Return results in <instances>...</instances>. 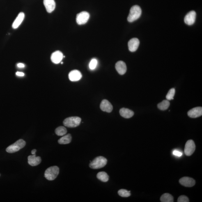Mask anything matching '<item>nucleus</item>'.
<instances>
[{
    "instance_id": "0eeeda50",
    "label": "nucleus",
    "mask_w": 202,
    "mask_h": 202,
    "mask_svg": "<svg viewBox=\"0 0 202 202\" xmlns=\"http://www.w3.org/2000/svg\"><path fill=\"white\" fill-rule=\"evenodd\" d=\"M196 150V145L194 141L192 140H189L185 145L184 152L185 155L187 156H190L194 153Z\"/></svg>"
},
{
    "instance_id": "9d476101",
    "label": "nucleus",
    "mask_w": 202,
    "mask_h": 202,
    "mask_svg": "<svg viewBox=\"0 0 202 202\" xmlns=\"http://www.w3.org/2000/svg\"><path fill=\"white\" fill-rule=\"evenodd\" d=\"M187 115L191 118L199 117L202 115V107H194L188 112Z\"/></svg>"
},
{
    "instance_id": "7ed1b4c3",
    "label": "nucleus",
    "mask_w": 202,
    "mask_h": 202,
    "mask_svg": "<svg viewBox=\"0 0 202 202\" xmlns=\"http://www.w3.org/2000/svg\"><path fill=\"white\" fill-rule=\"evenodd\" d=\"M59 173V168L57 166H54L47 168L45 172V177L47 180H53L55 179Z\"/></svg>"
},
{
    "instance_id": "4be33fe9",
    "label": "nucleus",
    "mask_w": 202,
    "mask_h": 202,
    "mask_svg": "<svg viewBox=\"0 0 202 202\" xmlns=\"http://www.w3.org/2000/svg\"><path fill=\"white\" fill-rule=\"evenodd\" d=\"M160 200L162 202H173L174 198L173 196L171 194L168 193H165L161 196Z\"/></svg>"
},
{
    "instance_id": "dca6fc26",
    "label": "nucleus",
    "mask_w": 202,
    "mask_h": 202,
    "mask_svg": "<svg viewBox=\"0 0 202 202\" xmlns=\"http://www.w3.org/2000/svg\"><path fill=\"white\" fill-rule=\"evenodd\" d=\"M28 164L32 166H38L41 162V158L36 157L35 155H29L28 157Z\"/></svg>"
},
{
    "instance_id": "1a4fd4ad",
    "label": "nucleus",
    "mask_w": 202,
    "mask_h": 202,
    "mask_svg": "<svg viewBox=\"0 0 202 202\" xmlns=\"http://www.w3.org/2000/svg\"><path fill=\"white\" fill-rule=\"evenodd\" d=\"M179 183L184 187H193L196 184V181L194 179L189 177H184L179 180Z\"/></svg>"
},
{
    "instance_id": "6e6552de",
    "label": "nucleus",
    "mask_w": 202,
    "mask_h": 202,
    "mask_svg": "<svg viewBox=\"0 0 202 202\" xmlns=\"http://www.w3.org/2000/svg\"><path fill=\"white\" fill-rule=\"evenodd\" d=\"M196 12L194 11H192L186 15L184 19V22L188 25H192L196 21Z\"/></svg>"
},
{
    "instance_id": "4468645a",
    "label": "nucleus",
    "mask_w": 202,
    "mask_h": 202,
    "mask_svg": "<svg viewBox=\"0 0 202 202\" xmlns=\"http://www.w3.org/2000/svg\"><path fill=\"white\" fill-rule=\"evenodd\" d=\"M44 4L48 13H51L55 9L56 5L54 0H44Z\"/></svg>"
},
{
    "instance_id": "aec40b11",
    "label": "nucleus",
    "mask_w": 202,
    "mask_h": 202,
    "mask_svg": "<svg viewBox=\"0 0 202 202\" xmlns=\"http://www.w3.org/2000/svg\"><path fill=\"white\" fill-rule=\"evenodd\" d=\"M72 141V136L70 134L65 135L62 137L58 140V143L60 144H67L71 142Z\"/></svg>"
},
{
    "instance_id": "9b49d317",
    "label": "nucleus",
    "mask_w": 202,
    "mask_h": 202,
    "mask_svg": "<svg viewBox=\"0 0 202 202\" xmlns=\"http://www.w3.org/2000/svg\"><path fill=\"white\" fill-rule=\"evenodd\" d=\"M140 41L139 39L133 38L131 39L128 42L129 50L131 52H134L137 50L139 47Z\"/></svg>"
},
{
    "instance_id": "423d86ee",
    "label": "nucleus",
    "mask_w": 202,
    "mask_h": 202,
    "mask_svg": "<svg viewBox=\"0 0 202 202\" xmlns=\"http://www.w3.org/2000/svg\"><path fill=\"white\" fill-rule=\"evenodd\" d=\"M90 14L86 11H83L78 14L76 18V21L79 25L86 24L90 18Z\"/></svg>"
},
{
    "instance_id": "f03ea898",
    "label": "nucleus",
    "mask_w": 202,
    "mask_h": 202,
    "mask_svg": "<svg viewBox=\"0 0 202 202\" xmlns=\"http://www.w3.org/2000/svg\"><path fill=\"white\" fill-rule=\"evenodd\" d=\"M107 159L105 158L99 156L91 161L90 164V167L92 169H98L103 168L107 163Z\"/></svg>"
},
{
    "instance_id": "5701e85b",
    "label": "nucleus",
    "mask_w": 202,
    "mask_h": 202,
    "mask_svg": "<svg viewBox=\"0 0 202 202\" xmlns=\"http://www.w3.org/2000/svg\"><path fill=\"white\" fill-rule=\"evenodd\" d=\"M170 105V102L168 100H164L160 103L158 104V107L161 110L164 111L168 109Z\"/></svg>"
},
{
    "instance_id": "412c9836",
    "label": "nucleus",
    "mask_w": 202,
    "mask_h": 202,
    "mask_svg": "<svg viewBox=\"0 0 202 202\" xmlns=\"http://www.w3.org/2000/svg\"><path fill=\"white\" fill-rule=\"evenodd\" d=\"M97 179L103 182H106L109 180V176L107 173L105 172H100L97 175Z\"/></svg>"
},
{
    "instance_id": "c85d7f7f",
    "label": "nucleus",
    "mask_w": 202,
    "mask_h": 202,
    "mask_svg": "<svg viewBox=\"0 0 202 202\" xmlns=\"http://www.w3.org/2000/svg\"><path fill=\"white\" fill-rule=\"evenodd\" d=\"M173 154L174 155L176 156L180 157L183 155L182 152H181L178 150H175L173 151Z\"/></svg>"
},
{
    "instance_id": "ddd939ff",
    "label": "nucleus",
    "mask_w": 202,
    "mask_h": 202,
    "mask_svg": "<svg viewBox=\"0 0 202 202\" xmlns=\"http://www.w3.org/2000/svg\"><path fill=\"white\" fill-rule=\"evenodd\" d=\"M82 77V75L81 72L77 70L71 71L69 74V79L73 82L79 81Z\"/></svg>"
},
{
    "instance_id": "20e7f679",
    "label": "nucleus",
    "mask_w": 202,
    "mask_h": 202,
    "mask_svg": "<svg viewBox=\"0 0 202 202\" xmlns=\"http://www.w3.org/2000/svg\"><path fill=\"white\" fill-rule=\"evenodd\" d=\"M26 144L25 141L23 140H19L14 144L8 146L6 149V151L9 153H15L23 148Z\"/></svg>"
},
{
    "instance_id": "f3484780",
    "label": "nucleus",
    "mask_w": 202,
    "mask_h": 202,
    "mask_svg": "<svg viewBox=\"0 0 202 202\" xmlns=\"http://www.w3.org/2000/svg\"><path fill=\"white\" fill-rule=\"evenodd\" d=\"M116 68L119 74L120 75L124 74L127 71V66L124 61H120L116 64Z\"/></svg>"
},
{
    "instance_id": "bb28decb",
    "label": "nucleus",
    "mask_w": 202,
    "mask_h": 202,
    "mask_svg": "<svg viewBox=\"0 0 202 202\" xmlns=\"http://www.w3.org/2000/svg\"><path fill=\"white\" fill-rule=\"evenodd\" d=\"M97 64V61L96 59H92L89 64V68L90 69L94 70L96 68Z\"/></svg>"
},
{
    "instance_id": "2f4dec72",
    "label": "nucleus",
    "mask_w": 202,
    "mask_h": 202,
    "mask_svg": "<svg viewBox=\"0 0 202 202\" xmlns=\"http://www.w3.org/2000/svg\"><path fill=\"white\" fill-rule=\"evenodd\" d=\"M36 149H33L31 152V154L32 155H35V154H36Z\"/></svg>"
},
{
    "instance_id": "c756f323",
    "label": "nucleus",
    "mask_w": 202,
    "mask_h": 202,
    "mask_svg": "<svg viewBox=\"0 0 202 202\" xmlns=\"http://www.w3.org/2000/svg\"><path fill=\"white\" fill-rule=\"evenodd\" d=\"M16 75L19 77H23L24 75V73L22 72H17L16 73Z\"/></svg>"
},
{
    "instance_id": "393cba45",
    "label": "nucleus",
    "mask_w": 202,
    "mask_h": 202,
    "mask_svg": "<svg viewBox=\"0 0 202 202\" xmlns=\"http://www.w3.org/2000/svg\"><path fill=\"white\" fill-rule=\"evenodd\" d=\"M118 194L123 197H128L131 196L130 191H128L124 189H120L118 191Z\"/></svg>"
},
{
    "instance_id": "7c9ffc66",
    "label": "nucleus",
    "mask_w": 202,
    "mask_h": 202,
    "mask_svg": "<svg viewBox=\"0 0 202 202\" xmlns=\"http://www.w3.org/2000/svg\"><path fill=\"white\" fill-rule=\"evenodd\" d=\"M17 66L19 68H24L25 67L24 65L22 63H19L18 64Z\"/></svg>"
},
{
    "instance_id": "39448f33",
    "label": "nucleus",
    "mask_w": 202,
    "mask_h": 202,
    "mask_svg": "<svg viewBox=\"0 0 202 202\" xmlns=\"http://www.w3.org/2000/svg\"><path fill=\"white\" fill-rule=\"evenodd\" d=\"M81 119L79 117L72 116L67 118L64 120L65 126L69 128H75L78 126L81 123Z\"/></svg>"
},
{
    "instance_id": "6ab92c4d",
    "label": "nucleus",
    "mask_w": 202,
    "mask_h": 202,
    "mask_svg": "<svg viewBox=\"0 0 202 202\" xmlns=\"http://www.w3.org/2000/svg\"><path fill=\"white\" fill-rule=\"evenodd\" d=\"M120 116L125 118H130L134 116L133 112L127 108H123L120 110Z\"/></svg>"
},
{
    "instance_id": "b1692460",
    "label": "nucleus",
    "mask_w": 202,
    "mask_h": 202,
    "mask_svg": "<svg viewBox=\"0 0 202 202\" xmlns=\"http://www.w3.org/2000/svg\"><path fill=\"white\" fill-rule=\"evenodd\" d=\"M67 133V129L64 127L60 126L56 129V134L58 136H63Z\"/></svg>"
},
{
    "instance_id": "f8f14e48",
    "label": "nucleus",
    "mask_w": 202,
    "mask_h": 202,
    "mask_svg": "<svg viewBox=\"0 0 202 202\" xmlns=\"http://www.w3.org/2000/svg\"><path fill=\"white\" fill-rule=\"evenodd\" d=\"M63 58V53L61 51H57L51 55V59L52 62L56 64L61 62Z\"/></svg>"
},
{
    "instance_id": "f257e3e1",
    "label": "nucleus",
    "mask_w": 202,
    "mask_h": 202,
    "mask_svg": "<svg viewBox=\"0 0 202 202\" xmlns=\"http://www.w3.org/2000/svg\"><path fill=\"white\" fill-rule=\"evenodd\" d=\"M141 15V10L138 5H134L131 8L127 20L130 23L139 19Z\"/></svg>"
},
{
    "instance_id": "a211bd4d",
    "label": "nucleus",
    "mask_w": 202,
    "mask_h": 202,
    "mask_svg": "<svg viewBox=\"0 0 202 202\" xmlns=\"http://www.w3.org/2000/svg\"><path fill=\"white\" fill-rule=\"evenodd\" d=\"M24 17L25 15L23 12H21L19 13L12 24V28L14 29H17L23 21Z\"/></svg>"
},
{
    "instance_id": "a878e982",
    "label": "nucleus",
    "mask_w": 202,
    "mask_h": 202,
    "mask_svg": "<svg viewBox=\"0 0 202 202\" xmlns=\"http://www.w3.org/2000/svg\"><path fill=\"white\" fill-rule=\"evenodd\" d=\"M175 88H171L168 91V93L166 96V99L168 100H171L173 99L174 97L175 96Z\"/></svg>"
},
{
    "instance_id": "2eb2a0df",
    "label": "nucleus",
    "mask_w": 202,
    "mask_h": 202,
    "mask_svg": "<svg viewBox=\"0 0 202 202\" xmlns=\"http://www.w3.org/2000/svg\"><path fill=\"white\" fill-rule=\"evenodd\" d=\"M100 108L102 111L108 113H110L113 110V106L112 104L107 100L102 101L100 104Z\"/></svg>"
},
{
    "instance_id": "cd10ccee",
    "label": "nucleus",
    "mask_w": 202,
    "mask_h": 202,
    "mask_svg": "<svg viewBox=\"0 0 202 202\" xmlns=\"http://www.w3.org/2000/svg\"><path fill=\"white\" fill-rule=\"evenodd\" d=\"M189 200L187 196H181L178 198V202H189Z\"/></svg>"
}]
</instances>
